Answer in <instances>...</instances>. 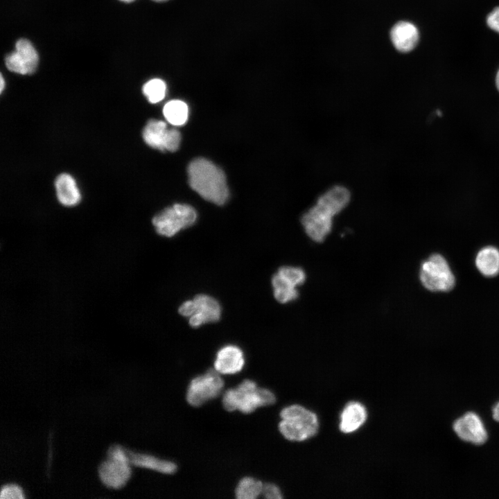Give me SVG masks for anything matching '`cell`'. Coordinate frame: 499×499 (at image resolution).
Here are the masks:
<instances>
[{"mask_svg":"<svg viewBox=\"0 0 499 499\" xmlns=\"http://www.w3.org/2000/svg\"><path fill=\"white\" fill-rule=\"evenodd\" d=\"M189 183L202 198L222 205L228 198L229 190L223 171L204 158L193 160L188 166Z\"/></svg>","mask_w":499,"mask_h":499,"instance_id":"1","label":"cell"},{"mask_svg":"<svg viewBox=\"0 0 499 499\" xmlns=\"http://www.w3.org/2000/svg\"><path fill=\"white\" fill-rule=\"evenodd\" d=\"M276 401L274 394L266 388L258 387L253 380H243L237 387L227 389L222 404L227 411L239 410L249 414L257 408L270 405Z\"/></svg>","mask_w":499,"mask_h":499,"instance_id":"2","label":"cell"},{"mask_svg":"<svg viewBox=\"0 0 499 499\" xmlns=\"http://www.w3.org/2000/svg\"><path fill=\"white\" fill-rule=\"evenodd\" d=\"M279 424L281 433L288 440L304 441L314 436L319 424L316 414L305 408L292 405L283 408Z\"/></svg>","mask_w":499,"mask_h":499,"instance_id":"3","label":"cell"},{"mask_svg":"<svg viewBox=\"0 0 499 499\" xmlns=\"http://www.w3.org/2000/svg\"><path fill=\"white\" fill-rule=\"evenodd\" d=\"M130 464L127 449L119 445L112 446L107 450V459L98 467L100 481L109 488L123 487L131 476Z\"/></svg>","mask_w":499,"mask_h":499,"instance_id":"4","label":"cell"},{"mask_svg":"<svg viewBox=\"0 0 499 499\" xmlns=\"http://www.w3.org/2000/svg\"><path fill=\"white\" fill-rule=\"evenodd\" d=\"M419 278L423 286L431 292H448L455 285V277L447 261L439 254H432L422 263Z\"/></svg>","mask_w":499,"mask_h":499,"instance_id":"5","label":"cell"},{"mask_svg":"<svg viewBox=\"0 0 499 499\" xmlns=\"http://www.w3.org/2000/svg\"><path fill=\"white\" fill-rule=\"evenodd\" d=\"M196 218L197 213L193 207L186 204H175L156 215L152 222L159 235L172 237L193 225Z\"/></svg>","mask_w":499,"mask_h":499,"instance_id":"6","label":"cell"},{"mask_svg":"<svg viewBox=\"0 0 499 499\" xmlns=\"http://www.w3.org/2000/svg\"><path fill=\"white\" fill-rule=\"evenodd\" d=\"M216 369L194 378L190 383L186 400L193 406H200L217 397L224 387V381Z\"/></svg>","mask_w":499,"mask_h":499,"instance_id":"7","label":"cell"},{"mask_svg":"<svg viewBox=\"0 0 499 499\" xmlns=\"http://www.w3.org/2000/svg\"><path fill=\"white\" fill-rule=\"evenodd\" d=\"M305 279L306 274L300 268L292 266L280 268L272 278L274 298L281 304L296 299L298 297L296 287L302 284Z\"/></svg>","mask_w":499,"mask_h":499,"instance_id":"8","label":"cell"},{"mask_svg":"<svg viewBox=\"0 0 499 499\" xmlns=\"http://www.w3.org/2000/svg\"><path fill=\"white\" fill-rule=\"evenodd\" d=\"M143 139L152 148L174 152L180 146L181 134L177 129H168L165 122L150 119L143 129Z\"/></svg>","mask_w":499,"mask_h":499,"instance_id":"9","label":"cell"},{"mask_svg":"<svg viewBox=\"0 0 499 499\" xmlns=\"http://www.w3.org/2000/svg\"><path fill=\"white\" fill-rule=\"evenodd\" d=\"M39 62V56L33 44L26 39L19 40L15 50L5 58L8 70L21 75L33 73Z\"/></svg>","mask_w":499,"mask_h":499,"instance_id":"10","label":"cell"},{"mask_svg":"<svg viewBox=\"0 0 499 499\" xmlns=\"http://www.w3.org/2000/svg\"><path fill=\"white\" fill-rule=\"evenodd\" d=\"M334 216L326 209L315 204L301 218L306 234L315 242H322L330 233Z\"/></svg>","mask_w":499,"mask_h":499,"instance_id":"11","label":"cell"},{"mask_svg":"<svg viewBox=\"0 0 499 499\" xmlns=\"http://www.w3.org/2000/svg\"><path fill=\"white\" fill-rule=\"evenodd\" d=\"M453 428L461 439L476 445L485 443L488 438L481 419L472 412H469L455 420Z\"/></svg>","mask_w":499,"mask_h":499,"instance_id":"12","label":"cell"},{"mask_svg":"<svg viewBox=\"0 0 499 499\" xmlns=\"http://www.w3.org/2000/svg\"><path fill=\"white\" fill-rule=\"evenodd\" d=\"M195 311L189 317L191 326L196 328L203 324L219 320L221 315V307L214 298L204 294H200L193 299Z\"/></svg>","mask_w":499,"mask_h":499,"instance_id":"13","label":"cell"},{"mask_svg":"<svg viewBox=\"0 0 499 499\" xmlns=\"http://www.w3.org/2000/svg\"><path fill=\"white\" fill-rule=\"evenodd\" d=\"M244 364L243 351L236 345H226L218 351L214 367L220 374H232L241 371Z\"/></svg>","mask_w":499,"mask_h":499,"instance_id":"14","label":"cell"},{"mask_svg":"<svg viewBox=\"0 0 499 499\" xmlns=\"http://www.w3.org/2000/svg\"><path fill=\"white\" fill-rule=\"evenodd\" d=\"M390 37L394 47L398 51L405 53L416 46L419 40V32L412 23L400 21L392 27Z\"/></svg>","mask_w":499,"mask_h":499,"instance_id":"15","label":"cell"},{"mask_svg":"<svg viewBox=\"0 0 499 499\" xmlns=\"http://www.w3.org/2000/svg\"><path fill=\"white\" fill-rule=\"evenodd\" d=\"M350 197L351 194L348 189L341 185H336L323 193L316 203L335 216L348 205Z\"/></svg>","mask_w":499,"mask_h":499,"instance_id":"16","label":"cell"},{"mask_svg":"<svg viewBox=\"0 0 499 499\" xmlns=\"http://www.w3.org/2000/svg\"><path fill=\"white\" fill-rule=\"evenodd\" d=\"M58 201L64 206L72 207L78 204L81 195L74 178L67 173L59 175L55 182Z\"/></svg>","mask_w":499,"mask_h":499,"instance_id":"17","label":"cell"},{"mask_svg":"<svg viewBox=\"0 0 499 499\" xmlns=\"http://www.w3.org/2000/svg\"><path fill=\"white\" fill-rule=\"evenodd\" d=\"M340 419V430L344 433H350L365 422L367 411L362 404L355 401L350 402L344 408Z\"/></svg>","mask_w":499,"mask_h":499,"instance_id":"18","label":"cell"},{"mask_svg":"<svg viewBox=\"0 0 499 499\" xmlns=\"http://www.w3.org/2000/svg\"><path fill=\"white\" fill-rule=\"evenodd\" d=\"M128 455L131 464L146 468L165 474H172L177 470V465L170 461L161 459L150 455L134 453L128 450Z\"/></svg>","mask_w":499,"mask_h":499,"instance_id":"19","label":"cell"},{"mask_svg":"<svg viewBox=\"0 0 499 499\" xmlns=\"http://www.w3.org/2000/svg\"><path fill=\"white\" fill-rule=\"evenodd\" d=\"M478 270L487 277H493L499 273V250L493 246H487L477 254L475 260Z\"/></svg>","mask_w":499,"mask_h":499,"instance_id":"20","label":"cell"},{"mask_svg":"<svg viewBox=\"0 0 499 499\" xmlns=\"http://www.w3.org/2000/svg\"><path fill=\"white\" fill-rule=\"evenodd\" d=\"M163 114L170 124L182 125L184 124L189 116L187 105L180 100L168 101L164 107Z\"/></svg>","mask_w":499,"mask_h":499,"instance_id":"21","label":"cell"},{"mask_svg":"<svg viewBox=\"0 0 499 499\" xmlns=\"http://www.w3.org/2000/svg\"><path fill=\"white\" fill-rule=\"evenodd\" d=\"M263 483L252 477L240 480L236 487L235 494L238 499H255L262 493Z\"/></svg>","mask_w":499,"mask_h":499,"instance_id":"22","label":"cell"},{"mask_svg":"<svg viewBox=\"0 0 499 499\" xmlns=\"http://www.w3.org/2000/svg\"><path fill=\"white\" fill-rule=\"evenodd\" d=\"M142 91L150 103H157L165 97L166 85L161 79L153 78L143 85Z\"/></svg>","mask_w":499,"mask_h":499,"instance_id":"23","label":"cell"},{"mask_svg":"<svg viewBox=\"0 0 499 499\" xmlns=\"http://www.w3.org/2000/svg\"><path fill=\"white\" fill-rule=\"evenodd\" d=\"M24 496L20 487L15 484L3 486L0 491V498H24Z\"/></svg>","mask_w":499,"mask_h":499,"instance_id":"24","label":"cell"},{"mask_svg":"<svg viewBox=\"0 0 499 499\" xmlns=\"http://www.w3.org/2000/svg\"><path fill=\"white\" fill-rule=\"evenodd\" d=\"M262 494L268 499L282 498V494L279 488L274 484L268 483L263 484Z\"/></svg>","mask_w":499,"mask_h":499,"instance_id":"25","label":"cell"},{"mask_svg":"<svg viewBox=\"0 0 499 499\" xmlns=\"http://www.w3.org/2000/svg\"><path fill=\"white\" fill-rule=\"evenodd\" d=\"M195 311L193 299L184 301L179 308V313L184 317H191Z\"/></svg>","mask_w":499,"mask_h":499,"instance_id":"26","label":"cell"},{"mask_svg":"<svg viewBox=\"0 0 499 499\" xmlns=\"http://www.w3.org/2000/svg\"><path fill=\"white\" fill-rule=\"evenodd\" d=\"M488 26L495 31L499 33V7L493 10L487 17Z\"/></svg>","mask_w":499,"mask_h":499,"instance_id":"27","label":"cell"},{"mask_svg":"<svg viewBox=\"0 0 499 499\" xmlns=\"http://www.w3.org/2000/svg\"><path fill=\"white\" fill-rule=\"evenodd\" d=\"M493 417L496 421H499V402L493 408Z\"/></svg>","mask_w":499,"mask_h":499,"instance_id":"28","label":"cell"},{"mask_svg":"<svg viewBox=\"0 0 499 499\" xmlns=\"http://www.w3.org/2000/svg\"><path fill=\"white\" fill-rule=\"evenodd\" d=\"M495 84H496V89H497L498 92L499 93V70L498 71L496 76Z\"/></svg>","mask_w":499,"mask_h":499,"instance_id":"29","label":"cell"},{"mask_svg":"<svg viewBox=\"0 0 499 499\" xmlns=\"http://www.w3.org/2000/svg\"><path fill=\"white\" fill-rule=\"evenodd\" d=\"M4 87H5V80H4V79H3V76L1 75V87H0V88H1V93H2V91H3Z\"/></svg>","mask_w":499,"mask_h":499,"instance_id":"30","label":"cell"},{"mask_svg":"<svg viewBox=\"0 0 499 499\" xmlns=\"http://www.w3.org/2000/svg\"><path fill=\"white\" fill-rule=\"evenodd\" d=\"M121 1H126V2H129V1H133V0H121Z\"/></svg>","mask_w":499,"mask_h":499,"instance_id":"31","label":"cell"},{"mask_svg":"<svg viewBox=\"0 0 499 499\" xmlns=\"http://www.w3.org/2000/svg\"><path fill=\"white\" fill-rule=\"evenodd\" d=\"M155 1H164V0H155Z\"/></svg>","mask_w":499,"mask_h":499,"instance_id":"32","label":"cell"}]
</instances>
